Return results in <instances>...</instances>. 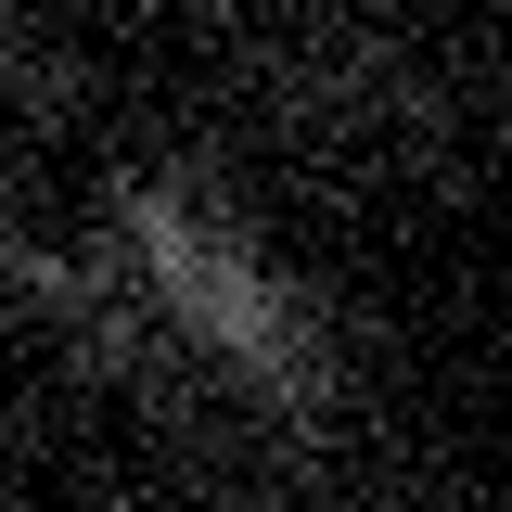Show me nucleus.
Here are the masks:
<instances>
[{"label":"nucleus","mask_w":512,"mask_h":512,"mask_svg":"<svg viewBox=\"0 0 512 512\" xmlns=\"http://www.w3.org/2000/svg\"><path fill=\"white\" fill-rule=\"evenodd\" d=\"M103 244H116V308L180 372H205L231 410H320L333 397V320H320L308 269L269 244L231 192L141 180Z\"/></svg>","instance_id":"nucleus-1"}]
</instances>
